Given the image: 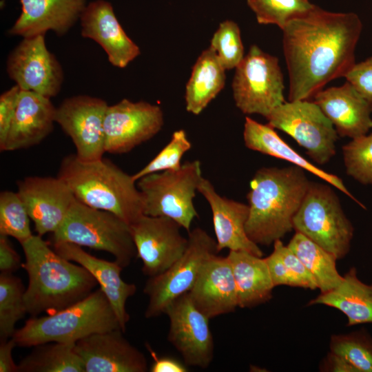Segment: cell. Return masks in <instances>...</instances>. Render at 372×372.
Returning <instances> with one entry per match:
<instances>
[{
	"label": "cell",
	"instance_id": "cell-1",
	"mask_svg": "<svg viewBox=\"0 0 372 372\" xmlns=\"http://www.w3.org/2000/svg\"><path fill=\"white\" fill-rule=\"evenodd\" d=\"M362 30L353 12H333L314 5L282 30L289 77V101L308 100L355 63Z\"/></svg>",
	"mask_w": 372,
	"mask_h": 372
},
{
	"label": "cell",
	"instance_id": "cell-2",
	"mask_svg": "<svg viewBox=\"0 0 372 372\" xmlns=\"http://www.w3.org/2000/svg\"><path fill=\"white\" fill-rule=\"evenodd\" d=\"M21 245L25 258L22 267L28 276L25 303L32 317L65 309L99 285L86 269L52 249L41 236L32 235Z\"/></svg>",
	"mask_w": 372,
	"mask_h": 372
},
{
	"label": "cell",
	"instance_id": "cell-3",
	"mask_svg": "<svg viewBox=\"0 0 372 372\" xmlns=\"http://www.w3.org/2000/svg\"><path fill=\"white\" fill-rule=\"evenodd\" d=\"M304 169L262 167L254 174L247 195L246 233L258 245L269 246L293 229V220L309 186Z\"/></svg>",
	"mask_w": 372,
	"mask_h": 372
},
{
	"label": "cell",
	"instance_id": "cell-4",
	"mask_svg": "<svg viewBox=\"0 0 372 372\" xmlns=\"http://www.w3.org/2000/svg\"><path fill=\"white\" fill-rule=\"evenodd\" d=\"M57 176L77 200L112 212L129 225L144 214L142 194L132 175L107 158L83 161L70 154L63 158Z\"/></svg>",
	"mask_w": 372,
	"mask_h": 372
},
{
	"label": "cell",
	"instance_id": "cell-5",
	"mask_svg": "<svg viewBox=\"0 0 372 372\" xmlns=\"http://www.w3.org/2000/svg\"><path fill=\"white\" fill-rule=\"evenodd\" d=\"M117 329L121 327L116 313L99 288L65 309L32 317L12 338L19 347H32L49 342L76 343L89 335Z\"/></svg>",
	"mask_w": 372,
	"mask_h": 372
},
{
	"label": "cell",
	"instance_id": "cell-6",
	"mask_svg": "<svg viewBox=\"0 0 372 372\" xmlns=\"http://www.w3.org/2000/svg\"><path fill=\"white\" fill-rule=\"evenodd\" d=\"M56 242L107 251L123 268L137 256L127 223L112 212L91 207L76 199L52 234V244Z\"/></svg>",
	"mask_w": 372,
	"mask_h": 372
},
{
	"label": "cell",
	"instance_id": "cell-7",
	"mask_svg": "<svg viewBox=\"0 0 372 372\" xmlns=\"http://www.w3.org/2000/svg\"><path fill=\"white\" fill-rule=\"evenodd\" d=\"M202 176L199 161H187L176 170L149 174L138 179L144 214L169 218L188 232L198 216L194 198Z\"/></svg>",
	"mask_w": 372,
	"mask_h": 372
},
{
	"label": "cell",
	"instance_id": "cell-8",
	"mask_svg": "<svg viewBox=\"0 0 372 372\" xmlns=\"http://www.w3.org/2000/svg\"><path fill=\"white\" fill-rule=\"evenodd\" d=\"M293 229L333 254L338 260L349 251L354 229L328 185L310 182L296 214Z\"/></svg>",
	"mask_w": 372,
	"mask_h": 372
},
{
	"label": "cell",
	"instance_id": "cell-9",
	"mask_svg": "<svg viewBox=\"0 0 372 372\" xmlns=\"http://www.w3.org/2000/svg\"><path fill=\"white\" fill-rule=\"evenodd\" d=\"M188 233L183 255L162 273L149 277L145 285L143 292L149 298L146 318L165 314L173 301L191 290L207 261L218 254L216 239L205 230L196 227Z\"/></svg>",
	"mask_w": 372,
	"mask_h": 372
},
{
	"label": "cell",
	"instance_id": "cell-10",
	"mask_svg": "<svg viewBox=\"0 0 372 372\" xmlns=\"http://www.w3.org/2000/svg\"><path fill=\"white\" fill-rule=\"evenodd\" d=\"M284 88L278 59L251 45L235 68L232 90L236 107L243 114L267 118L285 102Z\"/></svg>",
	"mask_w": 372,
	"mask_h": 372
},
{
	"label": "cell",
	"instance_id": "cell-11",
	"mask_svg": "<svg viewBox=\"0 0 372 372\" xmlns=\"http://www.w3.org/2000/svg\"><path fill=\"white\" fill-rule=\"evenodd\" d=\"M266 118L270 126L291 136L316 163L326 164L335 155L338 134L313 101H285Z\"/></svg>",
	"mask_w": 372,
	"mask_h": 372
},
{
	"label": "cell",
	"instance_id": "cell-12",
	"mask_svg": "<svg viewBox=\"0 0 372 372\" xmlns=\"http://www.w3.org/2000/svg\"><path fill=\"white\" fill-rule=\"evenodd\" d=\"M6 71L21 90L49 99L60 92L64 81L63 68L48 50L44 34L23 38L10 52Z\"/></svg>",
	"mask_w": 372,
	"mask_h": 372
},
{
	"label": "cell",
	"instance_id": "cell-13",
	"mask_svg": "<svg viewBox=\"0 0 372 372\" xmlns=\"http://www.w3.org/2000/svg\"><path fill=\"white\" fill-rule=\"evenodd\" d=\"M164 114L157 105L123 99L108 105L104 119L105 152L125 154L157 134Z\"/></svg>",
	"mask_w": 372,
	"mask_h": 372
},
{
	"label": "cell",
	"instance_id": "cell-14",
	"mask_svg": "<svg viewBox=\"0 0 372 372\" xmlns=\"http://www.w3.org/2000/svg\"><path fill=\"white\" fill-rule=\"evenodd\" d=\"M107 107L102 99L77 95L65 99L56 108V123L71 138L80 160L92 161L103 157Z\"/></svg>",
	"mask_w": 372,
	"mask_h": 372
},
{
	"label": "cell",
	"instance_id": "cell-15",
	"mask_svg": "<svg viewBox=\"0 0 372 372\" xmlns=\"http://www.w3.org/2000/svg\"><path fill=\"white\" fill-rule=\"evenodd\" d=\"M165 315L169 318L168 341L188 366L207 369L214 354L209 318L192 302L188 293L173 301Z\"/></svg>",
	"mask_w": 372,
	"mask_h": 372
},
{
	"label": "cell",
	"instance_id": "cell-16",
	"mask_svg": "<svg viewBox=\"0 0 372 372\" xmlns=\"http://www.w3.org/2000/svg\"><path fill=\"white\" fill-rule=\"evenodd\" d=\"M130 227L137 257L143 263L142 271L148 277L166 271L188 245L180 225L169 218L143 214Z\"/></svg>",
	"mask_w": 372,
	"mask_h": 372
},
{
	"label": "cell",
	"instance_id": "cell-17",
	"mask_svg": "<svg viewBox=\"0 0 372 372\" xmlns=\"http://www.w3.org/2000/svg\"><path fill=\"white\" fill-rule=\"evenodd\" d=\"M17 188L41 236L56 231L76 200L68 185L58 176H28L17 182Z\"/></svg>",
	"mask_w": 372,
	"mask_h": 372
},
{
	"label": "cell",
	"instance_id": "cell-18",
	"mask_svg": "<svg viewBox=\"0 0 372 372\" xmlns=\"http://www.w3.org/2000/svg\"><path fill=\"white\" fill-rule=\"evenodd\" d=\"M121 329L89 335L75 343L85 372H146L144 354L123 335Z\"/></svg>",
	"mask_w": 372,
	"mask_h": 372
},
{
	"label": "cell",
	"instance_id": "cell-19",
	"mask_svg": "<svg viewBox=\"0 0 372 372\" xmlns=\"http://www.w3.org/2000/svg\"><path fill=\"white\" fill-rule=\"evenodd\" d=\"M81 36L97 43L114 66L125 68L141 54L139 47L128 37L110 2L87 3L80 17Z\"/></svg>",
	"mask_w": 372,
	"mask_h": 372
},
{
	"label": "cell",
	"instance_id": "cell-20",
	"mask_svg": "<svg viewBox=\"0 0 372 372\" xmlns=\"http://www.w3.org/2000/svg\"><path fill=\"white\" fill-rule=\"evenodd\" d=\"M198 192L209 205L218 252L227 249L262 257L259 246L251 241L246 233L249 211L248 204L220 196L211 183L204 177Z\"/></svg>",
	"mask_w": 372,
	"mask_h": 372
},
{
	"label": "cell",
	"instance_id": "cell-21",
	"mask_svg": "<svg viewBox=\"0 0 372 372\" xmlns=\"http://www.w3.org/2000/svg\"><path fill=\"white\" fill-rule=\"evenodd\" d=\"M188 294L209 319L234 311L238 307V294L227 256L216 254L209 258Z\"/></svg>",
	"mask_w": 372,
	"mask_h": 372
},
{
	"label": "cell",
	"instance_id": "cell-22",
	"mask_svg": "<svg viewBox=\"0 0 372 372\" xmlns=\"http://www.w3.org/2000/svg\"><path fill=\"white\" fill-rule=\"evenodd\" d=\"M21 12L8 34L23 38L50 30L66 34L80 19L87 0H20Z\"/></svg>",
	"mask_w": 372,
	"mask_h": 372
},
{
	"label": "cell",
	"instance_id": "cell-23",
	"mask_svg": "<svg viewBox=\"0 0 372 372\" xmlns=\"http://www.w3.org/2000/svg\"><path fill=\"white\" fill-rule=\"evenodd\" d=\"M53 249L65 258L83 266L92 275L110 302L121 329L125 332L130 320L126 302L129 298L136 293V286L122 279L121 273L123 267L116 260L107 261L99 258L73 243H53Z\"/></svg>",
	"mask_w": 372,
	"mask_h": 372
},
{
	"label": "cell",
	"instance_id": "cell-24",
	"mask_svg": "<svg viewBox=\"0 0 372 372\" xmlns=\"http://www.w3.org/2000/svg\"><path fill=\"white\" fill-rule=\"evenodd\" d=\"M313 98L338 135L355 139L372 128L371 107L348 81L341 86L322 89Z\"/></svg>",
	"mask_w": 372,
	"mask_h": 372
},
{
	"label": "cell",
	"instance_id": "cell-25",
	"mask_svg": "<svg viewBox=\"0 0 372 372\" xmlns=\"http://www.w3.org/2000/svg\"><path fill=\"white\" fill-rule=\"evenodd\" d=\"M56 108L50 99L31 91L21 90L1 152L26 149L40 143L54 129Z\"/></svg>",
	"mask_w": 372,
	"mask_h": 372
},
{
	"label": "cell",
	"instance_id": "cell-26",
	"mask_svg": "<svg viewBox=\"0 0 372 372\" xmlns=\"http://www.w3.org/2000/svg\"><path fill=\"white\" fill-rule=\"evenodd\" d=\"M243 139L248 149L287 161L293 165L301 167L336 187L360 207L366 209L365 206L349 191L340 178L319 168L302 157L282 139L275 129L269 124H262L246 116Z\"/></svg>",
	"mask_w": 372,
	"mask_h": 372
},
{
	"label": "cell",
	"instance_id": "cell-27",
	"mask_svg": "<svg viewBox=\"0 0 372 372\" xmlns=\"http://www.w3.org/2000/svg\"><path fill=\"white\" fill-rule=\"evenodd\" d=\"M238 307L251 308L272 298L275 287L265 258L242 251H229Z\"/></svg>",
	"mask_w": 372,
	"mask_h": 372
},
{
	"label": "cell",
	"instance_id": "cell-28",
	"mask_svg": "<svg viewBox=\"0 0 372 372\" xmlns=\"http://www.w3.org/2000/svg\"><path fill=\"white\" fill-rule=\"evenodd\" d=\"M324 304L335 308L347 317V325L372 323V284L362 282L355 268H351L335 288L320 293L308 305Z\"/></svg>",
	"mask_w": 372,
	"mask_h": 372
},
{
	"label": "cell",
	"instance_id": "cell-29",
	"mask_svg": "<svg viewBox=\"0 0 372 372\" xmlns=\"http://www.w3.org/2000/svg\"><path fill=\"white\" fill-rule=\"evenodd\" d=\"M225 69L209 46L198 57L185 87L186 110L200 114L225 85Z\"/></svg>",
	"mask_w": 372,
	"mask_h": 372
},
{
	"label": "cell",
	"instance_id": "cell-30",
	"mask_svg": "<svg viewBox=\"0 0 372 372\" xmlns=\"http://www.w3.org/2000/svg\"><path fill=\"white\" fill-rule=\"evenodd\" d=\"M287 246L312 274L320 293L335 288L342 281L336 267L337 258L304 235L296 231Z\"/></svg>",
	"mask_w": 372,
	"mask_h": 372
},
{
	"label": "cell",
	"instance_id": "cell-31",
	"mask_svg": "<svg viewBox=\"0 0 372 372\" xmlns=\"http://www.w3.org/2000/svg\"><path fill=\"white\" fill-rule=\"evenodd\" d=\"M75 343L49 342L34 347L18 364L19 372H85Z\"/></svg>",
	"mask_w": 372,
	"mask_h": 372
},
{
	"label": "cell",
	"instance_id": "cell-32",
	"mask_svg": "<svg viewBox=\"0 0 372 372\" xmlns=\"http://www.w3.org/2000/svg\"><path fill=\"white\" fill-rule=\"evenodd\" d=\"M274 287L287 285L309 289H318L310 271L281 240L273 242V250L265 258Z\"/></svg>",
	"mask_w": 372,
	"mask_h": 372
},
{
	"label": "cell",
	"instance_id": "cell-33",
	"mask_svg": "<svg viewBox=\"0 0 372 372\" xmlns=\"http://www.w3.org/2000/svg\"><path fill=\"white\" fill-rule=\"evenodd\" d=\"M25 291L21 278L12 273L0 275V338L6 340L12 338L16 331L17 322L22 319L27 311L25 303Z\"/></svg>",
	"mask_w": 372,
	"mask_h": 372
},
{
	"label": "cell",
	"instance_id": "cell-34",
	"mask_svg": "<svg viewBox=\"0 0 372 372\" xmlns=\"http://www.w3.org/2000/svg\"><path fill=\"white\" fill-rule=\"evenodd\" d=\"M330 351L348 361L357 372H372V338L364 329L331 337Z\"/></svg>",
	"mask_w": 372,
	"mask_h": 372
},
{
	"label": "cell",
	"instance_id": "cell-35",
	"mask_svg": "<svg viewBox=\"0 0 372 372\" xmlns=\"http://www.w3.org/2000/svg\"><path fill=\"white\" fill-rule=\"evenodd\" d=\"M247 3L258 23L276 25L281 30L314 6L309 0H247Z\"/></svg>",
	"mask_w": 372,
	"mask_h": 372
},
{
	"label": "cell",
	"instance_id": "cell-36",
	"mask_svg": "<svg viewBox=\"0 0 372 372\" xmlns=\"http://www.w3.org/2000/svg\"><path fill=\"white\" fill-rule=\"evenodd\" d=\"M30 216L18 192L0 193V235L14 238L20 244L32 234Z\"/></svg>",
	"mask_w": 372,
	"mask_h": 372
},
{
	"label": "cell",
	"instance_id": "cell-37",
	"mask_svg": "<svg viewBox=\"0 0 372 372\" xmlns=\"http://www.w3.org/2000/svg\"><path fill=\"white\" fill-rule=\"evenodd\" d=\"M225 69H235L244 58V46L238 24L232 20L220 23L209 45Z\"/></svg>",
	"mask_w": 372,
	"mask_h": 372
},
{
	"label": "cell",
	"instance_id": "cell-38",
	"mask_svg": "<svg viewBox=\"0 0 372 372\" xmlns=\"http://www.w3.org/2000/svg\"><path fill=\"white\" fill-rule=\"evenodd\" d=\"M347 174L364 185H372V133L352 139L342 147Z\"/></svg>",
	"mask_w": 372,
	"mask_h": 372
},
{
	"label": "cell",
	"instance_id": "cell-39",
	"mask_svg": "<svg viewBox=\"0 0 372 372\" xmlns=\"http://www.w3.org/2000/svg\"><path fill=\"white\" fill-rule=\"evenodd\" d=\"M192 148V143L183 130L173 132L169 142L144 167L132 174L134 180L149 174L167 170H176L182 165L183 155Z\"/></svg>",
	"mask_w": 372,
	"mask_h": 372
},
{
	"label": "cell",
	"instance_id": "cell-40",
	"mask_svg": "<svg viewBox=\"0 0 372 372\" xmlns=\"http://www.w3.org/2000/svg\"><path fill=\"white\" fill-rule=\"evenodd\" d=\"M344 77L367 102L372 110V56L355 63Z\"/></svg>",
	"mask_w": 372,
	"mask_h": 372
},
{
	"label": "cell",
	"instance_id": "cell-41",
	"mask_svg": "<svg viewBox=\"0 0 372 372\" xmlns=\"http://www.w3.org/2000/svg\"><path fill=\"white\" fill-rule=\"evenodd\" d=\"M21 89L14 85L0 96V149L3 148L12 123Z\"/></svg>",
	"mask_w": 372,
	"mask_h": 372
},
{
	"label": "cell",
	"instance_id": "cell-42",
	"mask_svg": "<svg viewBox=\"0 0 372 372\" xmlns=\"http://www.w3.org/2000/svg\"><path fill=\"white\" fill-rule=\"evenodd\" d=\"M20 256L12 247L8 237L0 235V271L1 273L16 271L22 266Z\"/></svg>",
	"mask_w": 372,
	"mask_h": 372
},
{
	"label": "cell",
	"instance_id": "cell-43",
	"mask_svg": "<svg viewBox=\"0 0 372 372\" xmlns=\"http://www.w3.org/2000/svg\"><path fill=\"white\" fill-rule=\"evenodd\" d=\"M154 362L151 365V372H187V366L179 360L170 357H158L150 349Z\"/></svg>",
	"mask_w": 372,
	"mask_h": 372
},
{
	"label": "cell",
	"instance_id": "cell-44",
	"mask_svg": "<svg viewBox=\"0 0 372 372\" xmlns=\"http://www.w3.org/2000/svg\"><path fill=\"white\" fill-rule=\"evenodd\" d=\"M17 346L12 338L1 340L0 372H19L18 364L12 358V350Z\"/></svg>",
	"mask_w": 372,
	"mask_h": 372
},
{
	"label": "cell",
	"instance_id": "cell-45",
	"mask_svg": "<svg viewBox=\"0 0 372 372\" xmlns=\"http://www.w3.org/2000/svg\"><path fill=\"white\" fill-rule=\"evenodd\" d=\"M321 371L357 372L355 369L344 358L330 351L320 366Z\"/></svg>",
	"mask_w": 372,
	"mask_h": 372
}]
</instances>
